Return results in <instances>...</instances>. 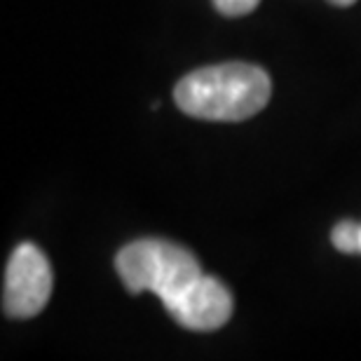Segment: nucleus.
I'll return each mask as SVG.
<instances>
[{
  "label": "nucleus",
  "mask_w": 361,
  "mask_h": 361,
  "mask_svg": "<svg viewBox=\"0 0 361 361\" xmlns=\"http://www.w3.org/2000/svg\"><path fill=\"white\" fill-rule=\"evenodd\" d=\"M52 293V268L42 251L31 242L14 249L5 272L3 310L14 319L40 314Z\"/></svg>",
  "instance_id": "nucleus-3"
},
{
  "label": "nucleus",
  "mask_w": 361,
  "mask_h": 361,
  "mask_svg": "<svg viewBox=\"0 0 361 361\" xmlns=\"http://www.w3.org/2000/svg\"><path fill=\"white\" fill-rule=\"evenodd\" d=\"M268 73L251 63H221L188 73L174 99L183 113L200 120L240 122L261 113L270 101Z\"/></svg>",
  "instance_id": "nucleus-1"
},
{
  "label": "nucleus",
  "mask_w": 361,
  "mask_h": 361,
  "mask_svg": "<svg viewBox=\"0 0 361 361\" xmlns=\"http://www.w3.org/2000/svg\"><path fill=\"white\" fill-rule=\"evenodd\" d=\"M261 0H214L216 10L226 17H244V14L254 12Z\"/></svg>",
  "instance_id": "nucleus-6"
},
{
  "label": "nucleus",
  "mask_w": 361,
  "mask_h": 361,
  "mask_svg": "<svg viewBox=\"0 0 361 361\" xmlns=\"http://www.w3.org/2000/svg\"><path fill=\"white\" fill-rule=\"evenodd\" d=\"M164 307L188 331H216L233 314V295L223 281L202 274L183 293L164 302Z\"/></svg>",
  "instance_id": "nucleus-4"
},
{
  "label": "nucleus",
  "mask_w": 361,
  "mask_h": 361,
  "mask_svg": "<svg viewBox=\"0 0 361 361\" xmlns=\"http://www.w3.org/2000/svg\"><path fill=\"white\" fill-rule=\"evenodd\" d=\"M329 3H334V5H341V7H348V5H355L357 0H329Z\"/></svg>",
  "instance_id": "nucleus-7"
},
{
  "label": "nucleus",
  "mask_w": 361,
  "mask_h": 361,
  "mask_svg": "<svg viewBox=\"0 0 361 361\" xmlns=\"http://www.w3.org/2000/svg\"><path fill=\"white\" fill-rule=\"evenodd\" d=\"M115 268L129 293L153 291L162 302L176 298L204 274L190 251L164 240L127 244L115 258Z\"/></svg>",
  "instance_id": "nucleus-2"
},
{
  "label": "nucleus",
  "mask_w": 361,
  "mask_h": 361,
  "mask_svg": "<svg viewBox=\"0 0 361 361\" xmlns=\"http://www.w3.org/2000/svg\"><path fill=\"white\" fill-rule=\"evenodd\" d=\"M331 242L343 254H361V223L341 221L331 233Z\"/></svg>",
  "instance_id": "nucleus-5"
}]
</instances>
